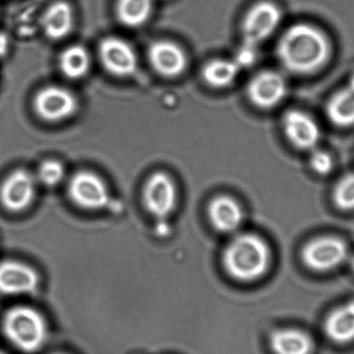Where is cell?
<instances>
[{"mask_svg":"<svg viewBox=\"0 0 354 354\" xmlns=\"http://www.w3.org/2000/svg\"><path fill=\"white\" fill-rule=\"evenodd\" d=\"M330 53V41L316 27L297 24L280 39L278 56L285 68L295 74H310L322 68Z\"/></svg>","mask_w":354,"mask_h":354,"instance_id":"cell-1","label":"cell"},{"mask_svg":"<svg viewBox=\"0 0 354 354\" xmlns=\"http://www.w3.org/2000/svg\"><path fill=\"white\" fill-rule=\"evenodd\" d=\"M223 262L227 272L236 280H256L268 270L270 249L257 235H239L227 245Z\"/></svg>","mask_w":354,"mask_h":354,"instance_id":"cell-2","label":"cell"},{"mask_svg":"<svg viewBox=\"0 0 354 354\" xmlns=\"http://www.w3.org/2000/svg\"><path fill=\"white\" fill-rule=\"evenodd\" d=\"M3 332L19 351L37 353L46 343L48 328L43 316L32 308H12L3 318Z\"/></svg>","mask_w":354,"mask_h":354,"instance_id":"cell-3","label":"cell"},{"mask_svg":"<svg viewBox=\"0 0 354 354\" xmlns=\"http://www.w3.org/2000/svg\"><path fill=\"white\" fill-rule=\"evenodd\" d=\"M282 12L272 2H260L252 8L243 25L241 47L257 51L258 46L270 37L280 24Z\"/></svg>","mask_w":354,"mask_h":354,"instance_id":"cell-4","label":"cell"},{"mask_svg":"<svg viewBox=\"0 0 354 354\" xmlns=\"http://www.w3.org/2000/svg\"><path fill=\"white\" fill-rule=\"evenodd\" d=\"M68 192L71 200L83 209H103L109 203L107 185L93 172L80 171L74 174L68 183Z\"/></svg>","mask_w":354,"mask_h":354,"instance_id":"cell-5","label":"cell"},{"mask_svg":"<svg viewBox=\"0 0 354 354\" xmlns=\"http://www.w3.org/2000/svg\"><path fill=\"white\" fill-rule=\"evenodd\" d=\"M142 199L151 216L159 220L168 218L176 206L177 191L174 179L165 172H156L145 183Z\"/></svg>","mask_w":354,"mask_h":354,"instance_id":"cell-6","label":"cell"},{"mask_svg":"<svg viewBox=\"0 0 354 354\" xmlns=\"http://www.w3.org/2000/svg\"><path fill=\"white\" fill-rule=\"evenodd\" d=\"M348 255L346 243L342 239L324 236L313 239L304 247V263L313 270L326 272L340 266Z\"/></svg>","mask_w":354,"mask_h":354,"instance_id":"cell-7","label":"cell"},{"mask_svg":"<svg viewBox=\"0 0 354 354\" xmlns=\"http://www.w3.org/2000/svg\"><path fill=\"white\" fill-rule=\"evenodd\" d=\"M35 110L47 122H62L76 113L78 101L72 91L60 86H47L35 95Z\"/></svg>","mask_w":354,"mask_h":354,"instance_id":"cell-8","label":"cell"},{"mask_svg":"<svg viewBox=\"0 0 354 354\" xmlns=\"http://www.w3.org/2000/svg\"><path fill=\"white\" fill-rule=\"evenodd\" d=\"M37 183L32 174L18 169L6 176L0 187V201L10 212H22L33 202Z\"/></svg>","mask_w":354,"mask_h":354,"instance_id":"cell-9","label":"cell"},{"mask_svg":"<svg viewBox=\"0 0 354 354\" xmlns=\"http://www.w3.org/2000/svg\"><path fill=\"white\" fill-rule=\"evenodd\" d=\"M99 54L104 68L114 76H132L138 68V60L133 48L118 37H107L102 41Z\"/></svg>","mask_w":354,"mask_h":354,"instance_id":"cell-10","label":"cell"},{"mask_svg":"<svg viewBox=\"0 0 354 354\" xmlns=\"http://www.w3.org/2000/svg\"><path fill=\"white\" fill-rule=\"evenodd\" d=\"M39 278L30 266L14 260L0 262V293L32 295L39 288Z\"/></svg>","mask_w":354,"mask_h":354,"instance_id":"cell-11","label":"cell"},{"mask_svg":"<svg viewBox=\"0 0 354 354\" xmlns=\"http://www.w3.org/2000/svg\"><path fill=\"white\" fill-rule=\"evenodd\" d=\"M287 93V83L279 73L266 71L256 75L248 86V95L256 107L270 109L278 105Z\"/></svg>","mask_w":354,"mask_h":354,"instance_id":"cell-12","label":"cell"},{"mask_svg":"<svg viewBox=\"0 0 354 354\" xmlns=\"http://www.w3.org/2000/svg\"><path fill=\"white\" fill-rule=\"evenodd\" d=\"M283 129L288 140L299 149H315L322 132L317 122L299 110H290L283 118Z\"/></svg>","mask_w":354,"mask_h":354,"instance_id":"cell-13","label":"cell"},{"mask_svg":"<svg viewBox=\"0 0 354 354\" xmlns=\"http://www.w3.org/2000/svg\"><path fill=\"white\" fill-rule=\"evenodd\" d=\"M149 62L156 72L164 77H176L185 71V52L171 41H156L149 48Z\"/></svg>","mask_w":354,"mask_h":354,"instance_id":"cell-14","label":"cell"},{"mask_svg":"<svg viewBox=\"0 0 354 354\" xmlns=\"http://www.w3.org/2000/svg\"><path fill=\"white\" fill-rule=\"evenodd\" d=\"M208 216L216 230L223 233L234 232L243 223V208L233 198L218 196L210 202Z\"/></svg>","mask_w":354,"mask_h":354,"instance_id":"cell-15","label":"cell"},{"mask_svg":"<svg viewBox=\"0 0 354 354\" xmlns=\"http://www.w3.org/2000/svg\"><path fill=\"white\" fill-rule=\"evenodd\" d=\"M41 25L49 39L56 41L70 35L74 27V12L70 4L57 1L50 6L41 16Z\"/></svg>","mask_w":354,"mask_h":354,"instance_id":"cell-16","label":"cell"},{"mask_svg":"<svg viewBox=\"0 0 354 354\" xmlns=\"http://www.w3.org/2000/svg\"><path fill=\"white\" fill-rule=\"evenodd\" d=\"M326 114L333 124L347 128L354 124V75L348 84L337 91L326 105Z\"/></svg>","mask_w":354,"mask_h":354,"instance_id":"cell-17","label":"cell"},{"mask_svg":"<svg viewBox=\"0 0 354 354\" xmlns=\"http://www.w3.org/2000/svg\"><path fill=\"white\" fill-rule=\"evenodd\" d=\"M326 335L337 343L351 342L354 339V301L335 310L328 319Z\"/></svg>","mask_w":354,"mask_h":354,"instance_id":"cell-18","label":"cell"},{"mask_svg":"<svg viewBox=\"0 0 354 354\" xmlns=\"http://www.w3.org/2000/svg\"><path fill=\"white\" fill-rule=\"evenodd\" d=\"M270 347L276 354H310L313 342L306 333L287 328L272 335Z\"/></svg>","mask_w":354,"mask_h":354,"instance_id":"cell-19","label":"cell"},{"mask_svg":"<svg viewBox=\"0 0 354 354\" xmlns=\"http://www.w3.org/2000/svg\"><path fill=\"white\" fill-rule=\"evenodd\" d=\"M91 56L85 48L72 46L66 48L59 58V66L64 76L77 80L86 76L91 70Z\"/></svg>","mask_w":354,"mask_h":354,"instance_id":"cell-20","label":"cell"},{"mask_svg":"<svg viewBox=\"0 0 354 354\" xmlns=\"http://www.w3.org/2000/svg\"><path fill=\"white\" fill-rule=\"evenodd\" d=\"M239 70L241 68L235 60L216 59L204 66L202 75L210 86L223 88L236 79Z\"/></svg>","mask_w":354,"mask_h":354,"instance_id":"cell-21","label":"cell"},{"mask_svg":"<svg viewBox=\"0 0 354 354\" xmlns=\"http://www.w3.org/2000/svg\"><path fill=\"white\" fill-rule=\"evenodd\" d=\"M153 0H118L116 14L118 20L128 27H138L149 20Z\"/></svg>","mask_w":354,"mask_h":354,"instance_id":"cell-22","label":"cell"},{"mask_svg":"<svg viewBox=\"0 0 354 354\" xmlns=\"http://www.w3.org/2000/svg\"><path fill=\"white\" fill-rule=\"evenodd\" d=\"M334 202L340 209H354V174H347L337 183Z\"/></svg>","mask_w":354,"mask_h":354,"instance_id":"cell-23","label":"cell"},{"mask_svg":"<svg viewBox=\"0 0 354 354\" xmlns=\"http://www.w3.org/2000/svg\"><path fill=\"white\" fill-rule=\"evenodd\" d=\"M66 176L64 165L55 160H47L39 166L37 178L46 187H55Z\"/></svg>","mask_w":354,"mask_h":354,"instance_id":"cell-24","label":"cell"},{"mask_svg":"<svg viewBox=\"0 0 354 354\" xmlns=\"http://www.w3.org/2000/svg\"><path fill=\"white\" fill-rule=\"evenodd\" d=\"M310 165L316 174L319 176H326L334 168V160L326 151L314 149L310 158Z\"/></svg>","mask_w":354,"mask_h":354,"instance_id":"cell-25","label":"cell"},{"mask_svg":"<svg viewBox=\"0 0 354 354\" xmlns=\"http://www.w3.org/2000/svg\"><path fill=\"white\" fill-rule=\"evenodd\" d=\"M8 48H10V41L8 37L3 33H0V57H3L8 53Z\"/></svg>","mask_w":354,"mask_h":354,"instance_id":"cell-26","label":"cell"},{"mask_svg":"<svg viewBox=\"0 0 354 354\" xmlns=\"http://www.w3.org/2000/svg\"><path fill=\"white\" fill-rule=\"evenodd\" d=\"M351 268H353V270L354 272V255L353 256V257H351Z\"/></svg>","mask_w":354,"mask_h":354,"instance_id":"cell-27","label":"cell"},{"mask_svg":"<svg viewBox=\"0 0 354 354\" xmlns=\"http://www.w3.org/2000/svg\"><path fill=\"white\" fill-rule=\"evenodd\" d=\"M0 354H6V353H2V351H0Z\"/></svg>","mask_w":354,"mask_h":354,"instance_id":"cell-28","label":"cell"},{"mask_svg":"<svg viewBox=\"0 0 354 354\" xmlns=\"http://www.w3.org/2000/svg\"><path fill=\"white\" fill-rule=\"evenodd\" d=\"M55 354H62V353H55Z\"/></svg>","mask_w":354,"mask_h":354,"instance_id":"cell-29","label":"cell"}]
</instances>
